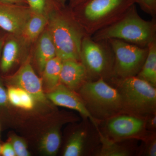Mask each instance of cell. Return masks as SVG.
<instances>
[{"label": "cell", "mask_w": 156, "mask_h": 156, "mask_svg": "<svg viewBox=\"0 0 156 156\" xmlns=\"http://www.w3.org/2000/svg\"><path fill=\"white\" fill-rule=\"evenodd\" d=\"M111 80L118 85L123 113L145 118L156 112L155 87L136 76Z\"/></svg>", "instance_id": "277c9868"}, {"label": "cell", "mask_w": 156, "mask_h": 156, "mask_svg": "<svg viewBox=\"0 0 156 156\" xmlns=\"http://www.w3.org/2000/svg\"><path fill=\"white\" fill-rule=\"evenodd\" d=\"M7 91L9 102L12 105L25 110L34 108L36 100L28 92L19 87L11 85L9 86Z\"/></svg>", "instance_id": "ac0fdd59"}, {"label": "cell", "mask_w": 156, "mask_h": 156, "mask_svg": "<svg viewBox=\"0 0 156 156\" xmlns=\"http://www.w3.org/2000/svg\"><path fill=\"white\" fill-rule=\"evenodd\" d=\"M4 44V41L2 39H0V56H1V53H2Z\"/></svg>", "instance_id": "4dcf8cb0"}, {"label": "cell", "mask_w": 156, "mask_h": 156, "mask_svg": "<svg viewBox=\"0 0 156 156\" xmlns=\"http://www.w3.org/2000/svg\"><path fill=\"white\" fill-rule=\"evenodd\" d=\"M48 21V15L32 13L20 35L26 41H34L41 34Z\"/></svg>", "instance_id": "2e32d148"}, {"label": "cell", "mask_w": 156, "mask_h": 156, "mask_svg": "<svg viewBox=\"0 0 156 156\" xmlns=\"http://www.w3.org/2000/svg\"><path fill=\"white\" fill-rule=\"evenodd\" d=\"M62 61L57 56L50 59L45 65L42 73L43 83L48 92L52 91L60 83Z\"/></svg>", "instance_id": "5bb4252c"}, {"label": "cell", "mask_w": 156, "mask_h": 156, "mask_svg": "<svg viewBox=\"0 0 156 156\" xmlns=\"http://www.w3.org/2000/svg\"><path fill=\"white\" fill-rule=\"evenodd\" d=\"M1 154L4 156H16L14 148L10 142L6 143L2 146Z\"/></svg>", "instance_id": "4316f807"}, {"label": "cell", "mask_w": 156, "mask_h": 156, "mask_svg": "<svg viewBox=\"0 0 156 156\" xmlns=\"http://www.w3.org/2000/svg\"><path fill=\"white\" fill-rule=\"evenodd\" d=\"M32 14L28 6L0 3V27L20 35Z\"/></svg>", "instance_id": "8fae6325"}, {"label": "cell", "mask_w": 156, "mask_h": 156, "mask_svg": "<svg viewBox=\"0 0 156 156\" xmlns=\"http://www.w3.org/2000/svg\"><path fill=\"white\" fill-rule=\"evenodd\" d=\"M91 37L96 41L117 39L141 48H147L156 40V19H143L135 4L119 19Z\"/></svg>", "instance_id": "6da1fadb"}, {"label": "cell", "mask_w": 156, "mask_h": 156, "mask_svg": "<svg viewBox=\"0 0 156 156\" xmlns=\"http://www.w3.org/2000/svg\"><path fill=\"white\" fill-rule=\"evenodd\" d=\"M1 148H2V146L0 145V154H1Z\"/></svg>", "instance_id": "d6a6232c"}, {"label": "cell", "mask_w": 156, "mask_h": 156, "mask_svg": "<svg viewBox=\"0 0 156 156\" xmlns=\"http://www.w3.org/2000/svg\"><path fill=\"white\" fill-rule=\"evenodd\" d=\"M20 45L15 39H10L4 44L1 61L3 73L9 71L17 61L20 53Z\"/></svg>", "instance_id": "e0dca14e"}, {"label": "cell", "mask_w": 156, "mask_h": 156, "mask_svg": "<svg viewBox=\"0 0 156 156\" xmlns=\"http://www.w3.org/2000/svg\"><path fill=\"white\" fill-rule=\"evenodd\" d=\"M135 4V0H86L73 8V16L85 34L92 36L119 19Z\"/></svg>", "instance_id": "7a4b0ae2"}, {"label": "cell", "mask_w": 156, "mask_h": 156, "mask_svg": "<svg viewBox=\"0 0 156 156\" xmlns=\"http://www.w3.org/2000/svg\"><path fill=\"white\" fill-rule=\"evenodd\" d=\"M135 4L152 18H156V0H135Z\"/></svg>", "instance_id": "cb8c5ba5"}, {"label": "cell", "mask_w": 156, "mask_h": 156, "mask_svg": "<svg viewBox=\"0 0 156 156\" xmlns=\"http://www.w3.org/2000/svg\"><path fill=\"white\" fill-rule=\"evenodd\" d=\"M63 7L65 6V3L67 0H56Z\"/></svg>", "instance_id": "1f68e13d"}, {"label": "cell", "mask_w": 156, "mask_h": 156, "mask_svg": "<svg viewBox=\"0 0 156 156\" xmlns=\"http://www.w3.org/2000/svg\"><path fill=\"white\" fill-rule=\"evenodd\" d=\"M89 81L90 80L87 70L80 60L69 59L62 61L60 83L75 91Z\"/></svg>", "instance_id": "7c38bea8"}, {"label": "cell", "mask_w": 156, "mask_h": 156, "mask_svg": "<svg viewBox=\"0 0 156 156\" xmlns=\"http://www.w3.org/2000/svg\"><path fill=\"white\" fill-rule=\"evenodd\" d=\"M61 137L58 127L50 129L44 135L41 140L40 150L46 155H56L61 145Z\"/></svg>", "instance_id": "d6986e66"}, {"label": "cell", "mask_w": 156, "mask_h": 156, "mask_svg": "<svg viewBox=\"0 0 156 156\" xmlns=\"http://www.w3.org/2000/svg\"><path fill=\"white\" fill-rule=\"evenodd\" d=\"M101 144V147L98 152L99 156H128L130 151L123 146L117 144L115 140L105 136L99 129L97 130Z\"/></svg>", "instance_id": "44dd1931"}, {"label": "cell", "mask_w": 156, "mask_h": 156, "mask_svg": "<svg viewBox=\"0 0 156 156\" xmlns=\"http://www.w3.org/2000/svg\"><path fill=\"white\" fill-rule=\"evenodd\" d=\"M114 56L113 79L135 76L140 71L147 55V48H141L117 40H108Z\"/></svg>", "instance_id": "52a82bcc"}, {"label": "cell", "mask_w": 156, "mask_h": 156, "mask_svg": "<svg viewBox=\"0 0 156 156\" xmlns=\"http://www.w3.org/2000/svg\"><path fill=\"white\" fill-rule=\"evenodd\" d=\"M144 119L145 121L146 129L150 131L155 130L156 128V113L147 116Z\"/></svg>", "instance_id": "484cf974"}, {"label": "cell", "mask_w": 156, "mask_h": 156, "mask_svg": "<svg viewBox=\"0 0 156 156\" xmlns=\"http://www.w3.org/2000/svg\"><path fill=\"white\" fill-rule=\"evenodd\" d=\"M145 141L144 154L148 156H156V139L154 134L145 135L143 137Z\"/></svg>", "instance_id": "d4e9b609"}, {"label": "cell", "mask_w": 156, "mask_h": 156, "mask_svg": "<svg viewBox=\"0 0 156 156\" xmlns=\"http://www.w3.org/2000/svg\"><path fill=\"white\" fill-rule=\"evenodd\" d=\"M80 60L90 81L112 78L114 56L108 41H96L91 36L85 35L81 44Z\"/></svg>", "instance_id": "8992f818"}, {"label": "cell", "mask_w": 156, "mask_h": 156, "mask_svg": "<svg viewBox=\"0 0 156 156\" xmlns=\"http://www.w3.org/2000/svg\"><path fill=\"white\" fill-rule=\"evenodd\" d=\"M35 54L38 67L41 72L46 63L56 56L55 46L48 30L41 34L37 43Z\"/></svg>", "instance_id": "4fadbf2b"}, {"label": "cell", "mask_w": 156, "mask_h": 156, "mask_svg": "<svg viewBox=\"0 0 156 156\" xmlns=\"http://www.w3.org/2000/svg\"><path fill=\"white\" fill-rule=\"evenodd\" d=\"M107 120V131L112 138H143L145 136L144 118L120 114Z\"/></svg>", "instance_id": "ba28073f"}, {"label": "cell", "mask_w": 156, "mask_h": 156, "mask_svg": "<svg viewBox=\"0 0 156 156\" xmlns=\"http://www.w3.org/2000/svg\"><path fill=\"white\" fill-rule=\"evenodd\" d=\"M8 82L11 86L19 87L28 92L40 103L47 104L49 102L44 92L42 80L29 62L24 63L16 73L8 79Z\"/></svg>", "instance_id": "30bf717a"}, {"label": "cell", "mask_w": 156, "mask_h": 156, "mask_svg": "<svg viewBox=\"0 0 156 156\" xmlns=\"http://www.w3.org/2000/svg\"><path fill=\"white\" fill-rule=\"evenodd\" d=\"M9 102L7 91L0 80V107L5 106Z\"/></svg>", "instance_id": "83f0119b"}, {"label": "cell", "mask_w": 156, "mask_h": 156, "mask_svg": "<svg viewBox=\"0 0 156 156\" xmlns=\"http://www.w3.org/2000/svg\"><path fill=\"white\" fill-rule=\"evenodd\" d=\"M9 142L11 143L14 148L16 155L17 156H29L30 153L27 149L25 140L21 137L13 135L10 138Z\"/></svg>", "instance_id": "603a6c76"}, {"label": "cell", "mask_w": 156, "mask_h": 156, "mask_svg": "<svg viewBox=\"0 0 156 156\" xmlns=\"http://www.w3.org/2000/svg\"><path fill=\"white\" fill-rule=\"evenodd\" d=\"M87 138V132L84 129H80L74 132L68 140L65 147L63 155L80 156L84 151Z\"/></svg>", "instance_id": "ffe728a7"}, {"label": "cell", "mask_w": 156, "mask_h": 156, "mask_svg": "<svg viewBox=\"0 0 156 156\" xmlns=\"http://www.w3.org/2000/svg\"><path fill=\"white\" fill-rule=\"evenodd\" d=\"M60 9L51 12L48 23V30L55 46L56 56L62 61L80 60L81 44L87 34L73 14Z\"/></svg>", "instance_id": "3957f363"}, {"label": "cell", "mask_w": 156, "mask_h": 156, "mask_svg": "<svg viewBox=\"0 0 156 156\" xmlns=\"http://www.w3.org/2000/svg\"><path fill=\"white\" fill-rule=\"evenodd\" d=\"M46 95L48 99L55 105L78 112L84 118L89 119L97 130L98 129V123L100 121L92 115L80 95H77L73 90L63 84L59 83L55 89L48 92Z\"/></svg>", "instance_id": "9c48e42d"}, {"label": "cell", "mask_w": 156, "mask_h": 156, "mask_svg": "<svg viewBox=\"0 0 156 156\" xmlns=\"http://www.w3.org/2000/svg\"><path fill=\"white\" fill-rule=\"evenodd\" d=\"M0 3L11 5H23L27 4L25 0H0Z\"/></svg>", "instance_id": "f1b7e54d"}, {"label": "cell", "mask_w": 156, "mask_h": 156, "mask_svg": "<svg viewBox=\"0 0 156 156\" xmlns=\"http://www.w3.org/2000/svg\"><path fill=\"white\" fill-rule=\"evenodd\" d=\"M71 6L73 8H74L76 6L78 5L79 4L83 2L86 0H69Z\"/></svg>", "instance_id": "f546056e"}, {"label": "cell", "mask_w": 156, "mask_h": 156, "mask_svg": "<svg viewBox=\"0 0 156 156\" xmlns=\"http://www.w3.org/2000/svg\"><path fill=\"white\" fill-rule=\"evenodd\" d=\"M33 14H46L48 11L60 9L61 5L56 0H25Z\"/></svg>", "instance_id": "7402d4cb"}, {"label": "cell", "mask_w": 156, "mask_h": 156, "mask_svg": "<svg viewBox=\"0 0 156 156\" xmlns=\"http://www.w3.org/2000/svg\"><path fill=\"white\" fill-rule=\"evenodd\" d=\"M79 89L87 109L97 120H107L123 113L119 93L104 79L88 81Z\"/></svg>", "instance_id": "5b68a950"}, {"label": "cell", "mask_w": 156, "mask_h": 156, "mask_svg": "<svg viewBox=\"0 0 156 156\" xmlns=\"http://www.w3.org/2000/svg\"><path fill=\"white\" fill-rule=\"evenodd\" d=\"M147 48V56L136 76L156 87V40L150 43Z\"/></svg>", "instance_id": "9a60e30c"}]
</instances>
